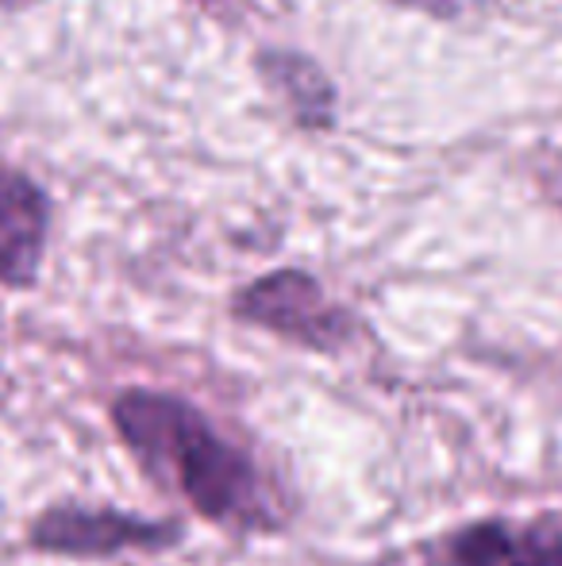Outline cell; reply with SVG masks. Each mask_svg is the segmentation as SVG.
I'll list each match as a JSON object with an SVG mask.
<instances>
[{"label": "cell", "instance_id": "6da1fadb", "mask_svg": "<svg viewBox=\"0 0 562 566\" xmlns=\"http://www.w3.org/2000/svg\"><path fill=\"white\" fill-rule=\"evenodd\" d=\"M173 470H178L185 497L209 521L255 524L258 513H263V505H258V478L251 459L227 440H220L204 420L185 440Z\"/></svg>", "mask_w": 562, "mask_h": 566}, {"label": "cell", "instance_id": "7a4b0ae2", "mask_svg": "<svg viewBox=\"0 0 562 566\" xmlns=\"http://www.w3.org/2000/svg\"><path fill=\"white\" fill-rule=\"evenodd\" d=\"M235 316L320 350L339 347L347 336V316L324 297L320 282L300 270H278L247 285L235 297Z\"/></svg>", "mask_w": 562, "mask_h": 566}, {"label": "cell", "instance_id": "3957f363", "mask_svg": "<svg viewBox=\"0 0 562 566\" xmlns=\"http://www.w3.org/2000/svg\"><path fill=\"white\" fill-rule=\"evenodd\" d=\"M178 539L173 524L136 521V516L113 513V509H51L31 524V547L51 555H77V559H97L116 555L124 547H170Z\"/></svg>", "mask_w": 562, "mask_h": 566}, {"label": "cell", "instance_id": "277c9868", "mask_svg": "<svg viewBox=\"0 0 562 566\" xmlns=\"http://www.w3.org/2000/svg\"><path fill=\"white\" fill-rule=\"evenodd\" d=\"M113 420L124 440H128V448L142 459V467H150L155 474H166V470H173L185 440L197 432V424L204 417L193 405L178 401V397L131 389L113 405Z\"/></svg>", "mask_w": 562, "mask_h": 566}, {"label": "cell", "instance_id": "5b68a950", "mask_svg": "<svg viewBox=\"0 0 562 566\" xmlns=\"http://www.w3.org/2000/svg\"><path fill=\"white\" fill-rule=\"evenodd\" d=\"M46 209L43 189L20 170L0 166V282L28 285L43 259L46 239Z\"/></svg>", "mask_w": 562, "mask_h": 566}, {"label": "cell", "instance_id": "8992f818", "mask_svg": "<svg viewBox=\"0 0 562 566\" xmlns=\"http://www.w3.org/2000/svg\"><path fill=\"white\" fill-rule=\"evenodd\" d=\"M258 70L271 82V90L282 93L305 124H328L331 119V85L316 70V62L289 51H266L258 59Z\"/></svg>", "mask_w": 562, "mask_h": 566}, {"label": "cell", "instance_id": "52a82bcc", "mask_svg": "<svg viewBox=\"0 0 562 566\" xmlns=\"http://www.w3.org/2000/svg\"><path fill=\"white\" fill-rule=\"evenodd\" d=\"M512 536L505 524L486 521L474 528L458 532L447 547V566H505L512 555Z\"/></svg>", "mask_w": 562, "mask_h": 566}, {"label": "cell", "instance_id": "ba28073f", "mask_svg": "<svg viewBox=\"0 0 562 566\" xmlns=\"http://www.w3.org/2000/svg\"><path fill=\"white\" fill-rule=\"evenodd\" d=\"M505 566H562V532L551 524H536L524 536V544L512 547Z\"/></svg>", "mask_w": 562, "mask_h": 566}, {"label": "cell", "instance_id": "9c48e42d", "mask_svg": "<svg viewBox=\"0 0 562 566\" xmlns=\"http://www.w3.org/2000/svg\"><path fill=\"white\" fill-rule=\"evenodd\" d=\"M4 8H20V4H28V0H0Z\"/></svg>", "mask_w": 562, "mask_h": 566}]
</instances>
